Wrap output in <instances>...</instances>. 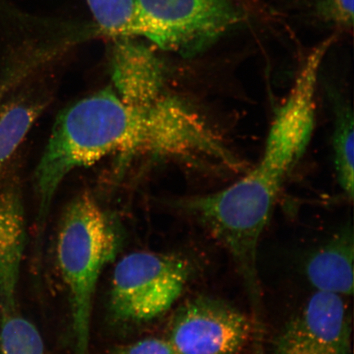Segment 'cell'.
I'll return each instance as SVG.
<instances>
[{"label": "cell", "mask_w": 354, "mask_h": 354, "mask_svg": "<svg viewBox=\"0 0 354 354\" xmlns=\"http://www.w3.org/2000/svg\"><path fill=\"white\" fill-rule=\"evenodd\" d=\"M331 41L322 43L301 66L289 96L278 109L262 157L229 187L176 203L232 257L248 293L261 289L258 250L288 177L306 152L315 127L316 88Z\"/></svg>", "instance_id": "7a4b0ae2"}, {"label": "cell", "mask_w": 354, "mask_h": 354, "mask_svg": "<svg viewBox=\"0 0 354 354\" xmlns=\"http://www.w3.org/2000/svg\"><path fill=\"white\" fill-rule=\"evenodd\" d=\"M111 59L116 94L126 103L149 104L165 95V65L149 48L130 37H115Z\"/></svg>", "instance_id": "9c48e42d"}, {"label": "cell", "mask_w": 354, "mask_h": 354, "mask_svg": "<svg viewBox=\"0 0 354 354\" xmlns=\"http://www.w3.org/2000/svg\"><path fill=\"white\" fill-rule=\"evenodd\" d=\"M352 316L344 297L315 291L272 340V354H352Z\"/></svg>", "instance_id": "52a82bcc"}, {"label": "cell", "mask_w": 354, "mask_h": 354, "mask_svg": "<svg viewBox=\"0 0 354 354\" xmlns=\"http://www.w3.org/2000/svg\"><path fill=\"white\" fill-rule=\"evenodd\" d=\"M194 272L192 263L180 255L136 251L124 256L111 284L112 319L123 326L158 319L180 299Z\"/></svg>", "instance_id": "5b68a950"}, {"label": "cell", "mask_w": 354, "mask_h": 354, "mask_svg": "<svg viewBox=\"0 0 354 354\" xmlns=\"http://www.w3.org/2000/svg\"><path fill=\"white\" fill-rule=\"evenodd\" d=\"M110 354H177L167 338L148 337L119 345Z\"/></svg>", "instance_id": "9a60e30c"}, {"label": "cell", "mask_w": 354, "mask_h": 354, "mask_svg": "<svg viewBox=\"0 0 354 354\" xmlns=\"http://www.w3.org/2000/svg\"><path fill=\"white\" fill-rule=\"evenodd\" d=\"M26 243V223L20 189L0 185V319L21 314L17 289Z\"/></svg>", "instance_id": "ba28073f"}, {"label": "cell", "mask_w": 354, "mask_h": 354, "mask_svg": "<svg viewBox=\"0 0 354 354\" xmlns=\"http://www.w3.org/2000/svg\"><path fill=\"white\" fill-rule=\"evenodd\" d=\"M171 159L223 171L242 162L207 118L187 101L162 95L145 104H127L104 90L59 114L35 171L37 227L44 228L53 199L66 176L109 155Z\"/></svg>", "instance_id": "6da1fadb"}, {"label": "cell", "mask_w": 354, "mask_h": 354, "mask_svg": "<svg viewBox=\"0 0 354 354\" xmlns=\"http://www.w3.org/2000/svg\"><path fill=\"white\" fill-rule=\"evenodd\" d=\"M93 16L105 33L123 37L131 19L133 0H86Z\"/></svg>", "instance_id": "4fadbf2b"}, {"label": "cell", "mask_w": 354, "mask_h": 354, "mask_svg": "<svg viewBox=\"0 0 354 354\" xmlns=\"http://www.w3.org/2000/svg\"><path fill=\"white\" fill-rule=\"evenodd\" d=\"M354 236L344 225L310 255L304 272L316 291L348 297L353 294Z\"/></svg>", "instance_id": "30bf717a"}, {"label": "cell", "mask_w": 354, "mask_h": 354, "mask_svg": "<svg viewBox=\"0 0 354 354\" xmlns=\"http://www.w3.org/2000/svg\"><path fill=\"white\" fill-rule=\"evenodd\" d=\"M354 0H310L308 15L318 24L339 30L353 26Z\"/></svg>", "instance_id": "5bb4252c"}, {"label": "cell", "mask_w": 354, "mask_h": 354, "mask_svg": "<svg viewBox=\"0 0 354 354\" xmlns=\"http://www.w3.org/2000/svg\"><path fill=\"white\" fill-rule=\"evenodd\" d=\"M122 243L118 225L90 194L75 198L60 221L56 258L68 290L74 354H91L97 285Z\"/></svg>", "instance_id": "3957f363"}, {"label": "cell", "mask_w": 354, "mask_h": 354, "mask_svg": "<svg viewBox=\"0 0 354 354\" xmlns=\"http://www.w3.org/2000/svg\"><path fill=\"white\" fill-rule=\"evenodd\" d=\"M243 20L236 0H133L123 37H142L163 50L198 55Z\"/></svg>", "instance_id": "277c9868"}, {"label": "cell", "mask_w": 354, "mask_h": 354, "mask_svg": "<svg viewBox=\"0 0 354 354\" xmlns=\"http://www.w3.org/2000/svg\"><path fill=\"white\" fill-rule=\"evenodd\" d=\"M167 338L177 354H241L254 342L255 327L227 301L198 295L177 309Z\"/></svg>", "instance_id": "8992f818"}, {"label": "cell", "mask_w": 354, "mask_h": 354, "mask_svg": "<svg viewBox=\"0 0 354 354\" xmlns=\"http://www.w3.org/2000/svg\"><path fill=\"white\" fill-rule=\"evenodd\" d=\"M44 108L41 102L24 96L0 103V175Z\"/></svg>", "instance_id": "8fae6325"}, {"label": "cell", "mask_w": 354, "mask_h": 354, "mask_svg": "<svg viewBox=\"0 0 354 354\" xmlns=\"http://www.w3.org/2000/svg\"><path fill=\"white\" fill-rule=\"evenodd\" d=\"M334 113L332 137L336 176L340 188L351 201L353 198V112L347 100L333 92Z\"/></svg>", "instance_id": "7c38bea8"}]
</instances>
